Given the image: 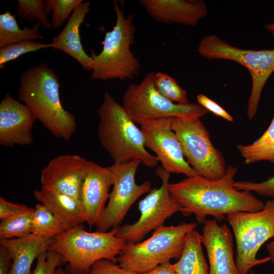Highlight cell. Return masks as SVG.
<instances>
[{
	"label": "cell",
	"instance_id": "obj_1",
	"mask_svg": "<svg viewBox=\"0 0 274 274\" xmlns=\"http://www.w3.org/2000/svg\"><path fill=\"white\" fill-rule=\"evenodd\" d=\"M238 169L226 167L220 179L209 180L196 175L168 185V189L181 207L184 215L193 214L200 223L212 216L223 219L225 216L239 212H256L264 205L252 192L239 190L233 185Z\"/></svg>",
	"mask_w": 274,
	"mask_h": 274
},
{
	"label": "cell",
	"instance_id": "obj_2",
	"mask_svg": "<svg viewBox=\"0 0 274 274\" xmlns=\"http://www.w3.org/2000/svg\"><path fill=\"white\" fill-rule=\"evenodd\" d=\"M59 78L45 63L26 70L20 78L18 99L54 136L69 141L77 129L75 116L60 98Z\"/></svg>",
	"mask_w": 274,
	"mask_h": 274
},
{
	"label": "cell",
	"instance_id": "obj_3",
	"mask_svg": "<svg viewBox=\"0 0 274 274\" xmlns=\"http://www.w3.org/2000/svg\"><path fill=\"white\" fill-rule=\"evenodd\" d=\"M99 117L98 135L102 147L114 164L139 160L145 166H157L158 161L145 146L144 134L123 106L105 92L97 111Z\"/></svg>",
	"mask_w": 274,
	"mask_h": 274
},
{
	"label": "cell",
	"instance_id": "obj_4",
	"mask_svg": "<svg viewBox=\"0 0 274 274\" xmlns=\"http://www.w3.org/2000/svg\"><path fill=\"white\" fill-rule=\"evenodd\" d=\"M117 227L101 232H89L83 224L54 237L49 250L67 263V274H83L97 261L107 259L117 262L126 243L116 236Z\"/></svg>",
	"mask_w": 274,
	"mask_h": 274
},
{
	"label": "cell",
	"instance_id": "obj_5",
	"mask_svg": "<svg viewBox=\"0 0 274 274\" xmlns=\"http://www.w3.org/2000/svg\"><path fill=\"white\" fill-rule=\"evenodd\" d=\"M116 24L112 30L106 32L102 49L98 54L91 51L93 63L90 78L93 80H123L139 75L141 63L130 50L134 43V15L125 16L117 1H114Z\"/></svg>",
	"mask_w": 274,
	"mask_h": 274
},
{
	"label": "cell",
	"instance_id": "obj_6",
	"mask_svg": "<svg viewBox=\"0 0 274 274\" xmlns=\"http://www.w3.org/2000/svg\"><path fill=\"white\" fill-rule=\"evenodd\" d=\"M196 227L194 222L163 225L155 229L148 238L138 243L126 244L117 257V263L130 272L142 274L180 257L188 234Z\"/></svg>",
	"mask_w": 274,
	"mask_h": 274
},
{
	"label": "cell",
	"instance_id": "obj_7",
	"mask_svg": "<svg viewBox=\"0 0 274 274\" xmlns=\"http://www.w3.org/2000/svg\"><path fill=\"white\" fill-rule=\"evenodd\" d=\"M197 51L207 59L228 60L248 70L251 78L252 86L247 102V115L249 120L251 121L257 113L265 84L274 72V49H242L212 34L202 37L199 42Z\"/></svg>",
	"mask_w": 274,
	"mask_h": 274
},
{
	"label": "cell",
	"instance_id": "obj_8",
	"mask_svg": "<svg viewBox=\"0 0 274 274\" xmlns=\"http://www.w3.org/2000/svg\"><path fill=\"white\" fill-rule=\"evenodd\" d=\"M154 72L147 73L139 83H131L125 90L122 106L135 123L165 118H200L208 110L198 103L178 104L163 96L155 86Z\"/></svg>",
	"mask_w": 274,
	"mask_h": 274
},
{
	"label": "cell",
	"instance_id": "obj_9",
	"mask_svg": "<svg viewBox=\"0 0 274 274\" xmlns=\"http://www.w3.org/2000/svg\"><path fill=\"white\" fill-rule=\"evenodd\" d=\"M226 219L235 238L238 274H247L254 266L272 260L269 256L258 259L256 255L261 246L274 237V199L260 211L232 213Z\"/></svg>",
	"mask_w": 274,
	"mask_h": 274
},
{
	"label": "cell",
	"instance_id": "obj_10",
	"mask_svg": "<svg viewBox=\"0 0 274 274\" xmlns=\"http://www.w3.org/2000/svg\"><path fill=\"white\" fill-rule=\"evenodd\" d=\"M172 128L186 160L197 175L214 180L225 175L226 167L223 155L214 146L200 118L173 117Z\"/></svg>",
	"mask_w": 274,
	"mask_h": 274
},
{
	"label": "cell",
	"instance_id": "obj_11",
	"mask_svg": "<svg viewBox=\"0 0 274 274\" xmlns=\"http://www.w3.org/2000/svg\"><path fill=\"white\" fill-rule=\"evenodd\" d=\"M156 174L161 180V185L151 189L140 200L138 220L133 223L117 227L116 236L127 244L140 242L150 232L163 226L167 218L181 210L180 205L168 189L170 174L162 167L156 169Z\"/></svg>",
	"mask_w": 274,
	"mask_h": 274
},
{
	"label": "cell",
	"instance_id": "obj_12",
	"mask_svg": "<svg viewBox=\"0 0 274 274\" xmlns=\"http://www.w3.org/2000/svg\"><path fill=\"white\" fill-rule=\"evenodd\" d=\"M139 160L110 166L114 175L113 189L107 205L95 225L96 231L105 232L120 226L129 209L143 194L151 190L150 181L137 184L135 176Z\"/></svg>",
	"mask_w": 274,
	"mask_h": 274
},
{
	"label": "cell",
	"instance_id": "obj_13",
	"mask_svg": "<svg viewBox=\"0 0 274 274\" xmlns=\"http://www.w3.org/2000/svg\"><path fill=\"white\" fill-rule=\"evenodd\" d=\"M172 118H165L141 124L145 146L156 154L162 167L168 173L197 175L186 160L175 132L172 128Z\"/></svg>",
	"mask_w": 274,
	"mask_h": 274
},
{
	"label": "cell",
	"instance_id": "obj_14",
	"mask_svg": "<svg viewBox=\"0 0 274 274\" xmlns=\"http://www.w3.org/2000/svg\"><path fill=\"white\" fill-rule=\"evenodd\" d=\"M89 162L76 154L54 157L41 170L42 186L80 200V188Z\"/></svg>",
	"mask_w": 274,
	"mask_h": 274
},
{
	"label": "cell",
	"instance_id": "obj_15",
	"mask_svg": "<svg viewBox=\"0 0 274 274\" xmlns=\"http://www.w3.org/2000/svg\"><path fill=\"white\" fill-rule=\"evenodd\" d=\"M114 179L110 166L103 167L89 161L80 188V200L85 222L90 227L96 225L106 208Z\"/></svg>",
	"mask_w": 274,
	"mask_h": 274
},
{
	"label": "cell",
	"instance_id": "obj_16",
	"mask_svg": "<svg viewBox=\"0 0 274 274\" xmlns=\"http://www.w3.org/2000/svg\"><path fill=\"white\" fill-rule=\"evenodd\" d=\"M36 120L26 105L7 93L0 102V144L6 147L31 144Z\"/></svg>",
	"mask_w": 274,
	"mask_h": 274
},
{
	"label": "cell",
	"instance_id": "obj_17",
	"mask_svg": "<svg viewBox=\"0 0 274 274\" xmlns=\"http://www.w3.org/2000/svg\"><path fill=\"white\" fill-rule=\"evenodd\" d=\"M207 250L209 274H238L233 256L232 234L224 224L216 220H206L201 235Z\"/></svg>",
	"mask_w": 274,
	"mask_h": 274
},
{
	"label": "cell",
	"instance_id": "obj_18",
	"mask_svg": "<svg viewBox=\"0 0 274 274\" xmlns=\"http://www.w3.org/2000/svg\"><path fill=\"white\" fill-rule=\"evenodd\" d=\"M139 4L155 21L195 26L208 14L202 0H140Z\"/></svg>",
	"mask_w": 274,
	"mask_h": 274
},
{
	"label": "cell",
	"instance_id": "obj_19",
	"mask_svg": "<svg viewBox=\"0 0 274 274\" xmlns=\"http://www.w3.org/2000/svg\"><path fill=\"white\" fill-rule=\"evenodd\" d=\"M90 3L83 2L73 12L67 24L57 36L53 38V48L61 50L76 59L85 70L91 71L92 58L84 51L81 42L80 27L90 12Z\"/></svg>",
	"mask_w": 274,
	"mask_h": 274
},
{
	"label": "cell",
	"instance_id": "obj_20",
	"mask_svg": "<svg viewBox=\"0 0 274 274\" xmlns=\"http://www.w3.org/2000/svg\"><path fill=\"white\" fill-rule=\"evenodd\" d=\"M52 239L32 233L18 238H1L0 245L7 250L12 259L9 274H32L33 262L49 250Z\"/></svg>",
	"mask_w": 274,
	"mask_h": 274
},
{
	"label": "cell",
	"instance_id": "obj_21",
	"mask_svg": "<svg viewBox=\"0 0 274 274\" xmlns=\"http://www.w3.org/2000/svg\"><path fill=\"white\" fill-rule=\"evenodd\" d=\"M33 196L61 222L66 230L85 222L79 199L43 186L34 191Z\"/></svg>",
	"mask_w": 274,
	"mask_h": 274
},
{
	"label": "cell",
	"instance_id": "obj_22",
	"mask_svg": "<svg viewBox=\"0 0 274 274\" xmlns=\"http://www.w3.org/2000/svg\"><path fill=\"white\" fill-rule=\"evenodd\" d=\"M201 244V235L195 229L192 230L179 259L173 264L177 274H209Z\"/></svg>",
	"mask_w": 274,
	"mask_h": 274
},
{
	"label": "cell",
	"instance_id": "obj_23",
	"mask_svg": "<svg viewBox=\"0 0 274 274\" xmlns=\"http://www.w3.org/2000/svg\"><path fill=\"white\" fill-rule=\"evenodd\" d=\"M40 24L36 22L31 28H20L15 16L9 11L0 15V48L26 41L43 39Z\"/></svg>",
	"mask_w": 274,
	"mask_h": 274
},
{
	"label": "cell",
	"instance_id": "obj_24",
	"mask_svg": "<svg viewBox=\"0 0 274 274\" xmlns=\"http://www.w3.org/2000/svg\"><path fill=\"white\" fill-rule=\"evenodd\" d=\"M246 164L268 161L274 164V115L272 121L263 134L249 145H236Z\"/></svg>",
	"mask_w": 274,
	"mask_h": 274
},
{
	"label": "cell",
	"instance_id": "obj_25",
	"mask_svg": "<svg viewBox=\"0 0 274 274\" xmlns=\"http://www.w3.org/2000/svg\"><path fill=\"white\" fill-rule=\"evenodd\" d=\"M34 209L31 233L53 238L66 230L61 222L45 206L38 203Z\"/></svg>",
	"mask_w": 274,
	"mask_h": 274
},
{
	"label": "cell",
	"instance_id": "obj_26",
	"mask_svg": "<svg viewBox=\"0 0 274 274\" xmlns=\"http://www.w3.org/2000/svg\"><path fill=\"white\" fill-rule=\"evenodd\" d=\"M34 210V208L29 207L18 215L1 220L0 238H18L31 233V219Z\"/></svg>",
	"mask_w": 274,
	"mask_h": 274
},
{
	"label": "cell",
	"instance_id": "obj_27",
	"mask_svg": "<svg viewBox=\"0 0 274 274\" xmlns=\"http://www.w3.org/2000/svg\"><path fill=\"white\" fill-rule=\"evenodd\" d=\"M16 14L23 19L32 22L38 21L45 28H52L46 11L45 2L43 0H17Z\"/></svg>",
	"mask_w": 274,
	"mask_h": 274
},
{
	"label": "cell",
	"instance_id": "obj_28",
	"mask_svg": "<svg viewBox=\"0 0 274 274\" xmlns=\"http://www.w3.org/2000/svg\"><path fill=\"white\" fill-rule=\"evenodd\" d=\"M154 84L158 91L167 99L178 104L189 103L186 90L167 74L155 73Z\"/></svg>",
	"mask_w": 274,
	"mask_h": 274
},
{
	"label": "cell",
	"instance_id": "obj_29",
	"mask_svg": "<svg viewBox=\"0 0 274 274\" xmlns=\"http://www.w3.org/2000/svg\"><path fill=\"white\" fill-rule=\"evenodd\" d=\"M52 43H42L35 41H26L0 48V67L3 68L6 63L16 59L25 53L40 49L53 48Z\"/></svg>",
	"mask_w": 274,
	"mask_h": 274
},
{
	"label": "cell",
	"instance_id": "obj_30",
	"mask_svg": "<svg viewBox=\"0 0 274 274\" xmlns=\"http://www.w3.org/2000/svg\"><path fill=\"white\" fill-rule=\"evenodd\" d=\"M83 0H47L45 7L47 14L52 11V27H60L69 17L71 13L83 3Z\"/></svg>",
	"mask_w": 274,
	"mask_h": 274
},
{
	"label": "cell",
	"instance_id": "obj_31",
	"mask_svg": "<svg viewBox=\"0 0 274 274\" xmlns=\"http://www.w3.org/2000/svg\"><path fill=\"white\" fill-rule=\"evenodd\" d=\"M37 259L32 274H54L57 267L63 264L60 256L51 250L42 253Z\"/></svg>",
	"mask_w": 274,
	"mask_h": 274
},
{
	"label": "cell",
	"instance_id": "obj_32",
	"mask_svg": "<svg viewBox=\"0 0 274 274\" xmlns=\"http://www.w3.org/2000/svg\"><path fill=\"white\" fill-rule=\"evenodd\" d=\"M233 185L239 190L254 192L261 196L274 198V176L261 182L234 181Z\"/></svg>",
	"mask_w": 274,
	"mask_h": 274
},
{
	"label": "cell",
	"instance_id": "obj_33",
	"mask_svg": "<svg viewBox=\"0 0 274 274\" xmlns=\"http://www.w3.org/2000/svg\"><path fill=\"white\" fill-rule=\"evenodd\" d=\"M83 274H135L130 272L116 262L102 259L94 263L89 269Z\"/></svg>",
	"mask_w": 274,
	"mask_h": 274
},
{
	"label": "cell",
	"instance_id": "obj_34",
	"mask_svg": "<svg viewBox=\"0 0 274 274\" xmlns=\"http://www.w3.org/2000/svg\"><path fill=\"white\" fill-rule=\"evenodd\" d=\"M198 103L214 115L229 122L233 121V118L223 108L203 94L197 95Z\"/></svg>",
	"mask_w": 274,
	"mask_h": 274
},
{
	"label": "cell",
	"instance_id": "obj_35",
	"mask_svg": "<svg viewBox=\"0 0 274 274\" xmlns=\"http://www.w3.org/2000/svg\"><path fill=\"white\" fill-rule=\"evenodd\" d=\"M29 207L23 204H19L9 201L4 197H0V219L3 220L18 215Z\"/></svg>",
	"mask_w": 274,
	"mask_h": 274
},
{
	"label": "cell",
	"instance_id": "obj_36",
	"mask_svg": "<svg viewBox=\"0 0 274 274\" xmlns=\"http://www.w3.org/2000/svg\"><path fill=\"white\" fill-rule=\"evenodd\" d=\"M12 264V259L7 250L0 246V274H9Z\"/></svg>",
	"mask_w": 274,
	"mask_h": 274
},
{
	"label": "cell",
	"instance_id": "obj_37",
	"mask_svg": "<svg viewBox=\"0 0 274 274\" xmlns=\"http://www.w3.org/2000/svg\"><path fill=\"white\" fill-rule=\"evenodd\" d=\"M142 274H177V273L174 268L173 264L168 261Z\"/></svg>",
	"mask_w": 274,
	"mask_h": 274
},
{
	"label": "cell",
	"instance_id": "obj_38",
	"mask_svg": "<svg viewBox=\"0 0 274 274\" xmlns=\"http://www.w3.org/2000/svg\"><path fill=\"white\" fill-rule=\"evenodd\" d=\"M273 238V240L266 245L267 251L272 259H274V237Z\"/></svg>",
	"mask_w": 274,
	"mask_h": 274
},
{
	"label": "cell",
	"instance_id": "obj_39",
	"mask_svg": "<svg viewBox=\"0 0 274 274\" xmlns=\"http://www.w3.org/2000/svg\"><path fill=\"white\" fill-rule=\"evenodd\" d=\"M264 28L274 37V22L266 24Z\"/></svg>",
	"mask_w": 274,
	"mask_h": 274
},
{
	"label": "cell",
	"instance_id": "obj_40",
	"mask_svg": "<svg viewBox=\"0 0 274 274\" xmlns=\"http://www.w3.org/2000/svg\"><path fill=\"white\" fill-rule=\"evenodd\" d=\"M54 274H66L65 272L62 269L61 267H57L54 272Z\"/></svg>",
	"mask_w": 274,
	"mask_h": 274
},
{
	"label": "cell",
	"instance_id": "obj_41",
	"mask_svg": "<svg viewBox=\"0 0 274 274\" xmlns=\"http://www.w3.org/2000/svg\"><path fill=\"white\" fill-rule=\"evenodd\" d=\"M247 274H255V273L253 271L251 270Z\"/></svg>",
	"mask_w": 274,
	"mask_h": 274
},
{
	"label": "cell",
	"instance_id": "obj_42",
	"mask_svg": "<svg viewBox=\"0 0 274 274\" xmlns=\"http://www.w3.org/2000/svg\"><path fill=\"white\" fill-rule=\"evenodd\" d=\"M271 260H272V263L274 264V259H272Z\"/></svg>",
	"mask_w": 274,
	"mask_h": 274
}]
</instances>
